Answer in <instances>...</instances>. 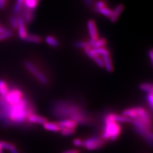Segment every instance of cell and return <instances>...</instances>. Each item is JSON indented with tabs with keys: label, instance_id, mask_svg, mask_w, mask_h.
<instances>
[{
	"label": "cell",
	"instance_id": "1",
	"mask_svg": "<svg viewBox=\"0 0 153 153\" xmlns=\"http://www.w3.org/2000/svg\"><path fill=\"white\" fill-rule=\"evenodd\" d=\"M51 114L57 118H68L78 124L89 123V116L85 109L76 103L68 101H56L52 104Z\"/></svg>",
	"mask_w": 153,
	"mask_h": 153
},
{
	"label": "cell",
	"instance_id": "2",
	"mask_svg": "<svg viewBox=\"0 0 153 153\" xmlns=\"http://www.w3.org/2000/svg\"><path fill=\"white\" fill-rule=\"evenodd\" d=\"M123 115L131 119L132 121H136L142 123L148 129L151 130L152 121L150 116L144 108L141 107H134L124 110Z\"/></svg>",
	"mask_w": 153,
	"mask_h": 153
},
{
	"label": "cell",
	"instance_id": "3",
	"mask_svg": "<svg viewBox=\"0 0 153 153\" xmlns=\"http://www.w3.org/2000/svg\"><path fill=\"white\" fill-rule=\"evenodd\" d=\"M104 123L105 126L102 138L105 140H116L121 132V126L117 122L108 120L105 118H104Z\"/></svg>",
	"mask_w": 153,
	"mask_h": 153
},
{
	"label": "cell",
	"instance_id": "4",
	"mask_svg": "<svg viewBox=\"0 0 153 153\" xmlns=\"http://www.w3.org/2000/svg\"><path fill=\"white\" fill-rule=\"evenodd\" d=\"M132 123H133L134 126H135V130L136 131V132L139 134L142 137L144 138L150 146H152V133L151 130L148 129L146 126L138 121H133Z\"/></svg>",
	"mask_w": 153,
	"mask_h": 153
},
{
	"label": "cell",
	"instance_id": "5",
	"mask_svg": "<svg viewBox=\"0 0 153 153\" xmlns=\"http://www.w3.org/2000/svg\"><path fill=\"white\" fill-rule=\"evenodd\" d=\"M106 140H103L102 137H92L83 141L82 146L88 150H96L103 147Z\"/></svg>",
	"mask_w": 153,
	"mask_h": 153
},
{
	"label": "cell",
	"instance_id": "6",
	"mask_svg": "<svg viewBox=\"0 0 153 153\" xmlns=\"http://www.w3.org/2000/svg\"><path fill=\"white\" fill-rule=\"evenodd\" d=\"M3 97L9 104L14 105L20 102L24 97L23 93L20 89L17 88H12L9 89L8 93L4 95Z\"/></svg>",
	"mask_w": 153,
	"mask_h": 153
},
{
	"label": "cell",
	"instance_id": "7",
	"mask_svg": "<svg viewBox=\"0 0 153 153\" xmlns=\"http://www.w3.org/2000/svg\"><path fill=\"white\" fill-rule=\"evenodd\" d=\"M25 66L27 70L31 74L34 75L36 79L42 84L46 85L49 82V80H48L47 77L44 75V74L42 73L36 66H35V65H33L31 62L26 61L25 63Z\"/></svg>",
	"mask_w": 153,
	"mask_h": 153
},
{
	"label": "cell",
	"instance_id": "8",
	"mask_svg": "<svg viewBox=\"0 0 153 153\" xmlns=\"http://www.w3.org/2000/svg\"><path fill=\"white\" fill-rule=\"evenodd\" d=\"M105 119H108V120L114 121L116 122L119 123H132L133 121L131 119L128 117L123 116V115H119L116 114H109L105 117Z\"/></svg>",
	"mask_w": 153,
	"mask_h": 153
},
{
	"label": "cell",
	"instance_id": "9",
	"mask_svg": "<svg viewBox=\"0 0 153 153\" xmlns=\"http://www.w3.org/2000/svg\"><path fill=\"white\" fill-rule=\"evenodd\" d=\"M17 29L18 30L19 36L22 40L25 39L27 35V30L26 27V23L25 21H24V20L21 17L17 18Z\"/></svg>",
	"mask_w": 153,
	"mask_h": 153
},
{
	"label": "cell",
	"instance_id": "10",
	"mask_svg": "<svg viewBox=\"0 0 153 153\" xmlns=\"http://www.w3.org/2000/svg\"><path fill=\"white\" fill-rule=\"evenodd\" d=\"M88 29L91 39L97 40L98 38V33L97 25L93 20H89L88 22Z\"/></svg>",
	"mask_w": 153,
	"mask_h": 153
},
{
	"label": "cell",
	"instance_id": "11",
	"mask_svg": "<svg viewBox=\"0 0 153 153\" xmlns=\"http://www.w3.org/2000/svg\"><path fill=\"white\" fill-rule=\"evenodd\" d=\"M28 122L30 123H34V124H44L47 121V119L43 116H40L39 115H37L36 114H32L30 116L27 117Z\"/></svg>",
	"mask_w": 153,
	"mask_h": 153
},
{
	"label": "cell",
	"instance_id": "12",
	"mask_svg": "<svg viewBox=\"0 0 153 153\" xmlns=\"http://www.w3.org/2000/svg\"><path fill=\"white\" fill-rule=\"evenodd\" d=\"M58 125L60 128V130L61 129L63 128H72V129H75L76 126H77V123H76L75 121L71 120V119H63V120L60 121L59 123H57Z\"/></svg>",
	"mask_w": 153,
	"mask_h": 153
},
{
	"label": "cell",
	"instance_id": "13",
	"mask_svg": "<svg viewBox=\"0 0 153 153\" xmlns=\"http://www.w3.org/2000/svg\"><path fill=\"white\" fill-rule=\"evenodd\" d=\"M24 10L22 12V18L25 22V23L30 24L34 18V10H31L30 9H27L24 8Z\"/></svg>",
	"mask_w": 153,
	"mask_h": 153
},
{
	"label": "cell",
	"instance_id": "14",
	"mask_svg": "<svg viewBox=\"0 0 153 153\" xmlns=\"http://www.w3.org/2000/svg\"><path fill=\"white\" fill-rule=\"evenodd\" d=\"M123 9H124V6L123 5V4H119V5H117L116 7V8L114 9V10L112 11V16L111 17H110L112 22H116L117 20L118 17H119L120 14L123 12Z\"/></svg>",
	"mask_w": 153,
	"mask_h": 153
},
{
	"label": "cell",
	"instance_id": "15",
	"mask_svg": "<svg viewBox=\"0 0 153 153\" xmlns=\"http://www.w3.org/2000/svg\"><path fill=\"white\" fill-rule=\"evenodd\" d=\"M43 127H44L45 130L57 132L60 131V128L58 125V124L56 123H51L47 121L43 124Z\"/></svg>",
	"mask_w": 153,
	"mask_h": 153
},
{
	"label": "cell",
	"instance_id": "16",
	"mask_svg": "<svg viewBox=\"0 0 153 153\" xmlns=\"http://www.w3.org/2000/svg\"><path fill=\"white\" fill-rule=\"evenodd\" d=\"M103 61L105 69H106L108 72H112V71H113L114 68L111 56L107 55L103 56Z\"/></svg>",
	"mask_w": 153,
	"mask_h": 153
},
{
	"label": "cell",
	"instance_id": "17",
	"mask_svg": "<svg viewBox=\"0 0 153 153\" xmlns=\"http://www.w3.org/2000/svg\"><path fill=\"white\" fill-rule=\"evenodd\" d=\"M23 40L25 42H30V43H33V44H39V43L42 42V38L36 35H27L26 38Z\"/></svg>",
	"mask_w": 153,
	"mask_h": 153
},
{
	"label": "cell",
	"instance_id": "18",
	"mask_svg": "<svg viewBox=\"0 0 153 153\" xmlns=\"http://www.w3.org/2000/svg\"><path fill=\"white\" fill-rule=\"evenodd\" d=\"M39 0H25L24 7L25 8L34 10L38 5Z\"/></svg>",
	"mask_w": 153,
	"mask_h": 153
},
{
	"label": "cell",
	"instance_id": "19",
	"mask_svg": "<svg viewBox=\"0 0 153 153\" xmlns=\"http://www.w3.org/2000/svg\"><path fill=\"white\" fill-rule=\"evenodd\" d=\"M95 10L97 11V12H98L99 13L102 14V15L107 17H111L112 14V10L110 8L104 7H102L101 8H95Z\"/></svg>",
	"mask_w": 153,
	"mask_h": 153
},
{
	"label": "cell",
	"instance_id": "20",
	"mask_svg": "<svg viewBox=\"0 0 153 153\" xmlns=\"http://www.w3.org/2000/svg\"><path fill=\"white\" fill-rule=\"evenodd\" d=\"M92 49L96 54L100 56L110 55L109 51L107 49H106V48H105L104 47H99V48H92Z\"/></svg>",
	"mask_w": 153,
	"mask_h": 153
},
{
	"label": "cell",
	"instance_id": "21",
	"mask_svg": "<svg viewBox=\"0 0 153 153\" xmlns=\"http://www.w3.org/2000/svg\"><path fill=\"white\" fill-rule=\"evenodd\" d=\"M45 42L48 45L53 47H57L59 45L58 40L52 36H47L45 38Z\"/></svg>",
	"mask_w": 153,
	"mask_h": 153
},
{
	"label": "cell",
	"instance_id": "22",
	"mask_svg": "<svg viewBox=\"0 0 153 153\" xmlns=\"http://www.w3.org/2000/svg\"><path fill=\"white\" fill-rule=\"evenodd\" d=\"M9 90V88L4 80L0 79V95H5Z\"/></svg>",
	"mask_w": 153,
	"mask_h": 153
},
{
	"label": "cell",
	"instance_id": "23",
	"mask_svg": "<svg viewBox=\"0 0 153 153\" xmlns=\"http://www.w3.org/2000/svg\"><path fill=\"white\" fill-rule=\"evenodd\" d=\"M107 44V40L105 38H98L93 42L92 48H99L103 47Z\"/></svg>",
	"mask_w": 153,
	"mask_h": 153
},
{
	"label": "cell",
	"instance_id": "24",
	"mask_svg": "<svg viewBox=\"0 0 153 153\" xmlns=\"http://www.w3.org/2000/svg\"><path fill=\"white\" fill-rule=\"evenodd\" d=\"M139 88L147 93H152V85L149 83H142L139 85Z\"/></svg>",
	"mask_w": 153,
	"mask_h": 153
},
{
	"label": "cell",
	"instance_id": "25",
	"mask_svg": "<svg viewBox=\"0 0 153 153\" xmlns=\"http://www.w3.org/2000/svg\"><path fill=\"white\" fill-rule=\"evenodd\" d=\"M24 2H25V0H17L16 3L13 8V12L16 14L19 13L21 12V8L24 4Z\"/></svg>",
	"mask_w": 153,
	"mask_h": 153
},
{
	"label": "cell",
	"instance_id": "26",
	"mask_svg": "<svg viewBox=\"0 0 153 153\" xmlns=\"http://www.w3.org/2000/svg\"><path fill=\"white\" fill-rule=\"evenodd\" d=\"M61 133L64 136H68L71 135L72 134L75 133V129L72 128H63L61 129Z\"/></svg>",
	"mask_w": 153,
	"mask_h": 153
},
{
	"label": "cell",
	"instance_id": "27",
	"mask_svg": "<svg viewBox=\"0 0 153 153\" xmlns=\"http://www.w3.org/2000/svg\"><path fill=\"white\" fill-rule=\"evenodd\" d=\"M12 34H13L12 31L11 30H7L4 32L0 33V41L7 39V38L12 36Z\"/></svg>",
	"mask_w": 153,
	"mask_h": 153
},
{
	"label": "cell",
	"instance_id": "28",
	"mask_svg": "<svg viewBox=\"0 0 153 153\" xmlns=\"http://www.w3.org/2000/svg\"><path fill=\"white\" fill-rule=\"evenodd\" d=\"M94 60V61L95 62L96 64H97V65L101 68H103L104 67V64H103V59L100 56H96L93 59Z\"/></svg>",
	"mask_w": 153,
	"mask_h": 153
},
{
	"label": "cell",
	"instance_id": "29",
	"mask_svg": "<svg viewBox=\"0 0 153 153\" xmlns=\"http://www.w3.org/2000/svg\"><path fill=\"white\" fill-rule=\"evenodd\" d=\"M10 22L11 26L13 29H17V18L15 16H12L10 19Z\"/></svg>",
	"mask_w": 153,
	"mask_h": 153
},
{
	"label": "cell",
	"instance_id": "30",
	"mask_svg": "<svg viewBox=\"0 0 153 153\" xmlns=\"http://www.w3.org/2000/svg\"><path fill=\"white\" fill-rule=\"evenodd\" d=\"M147 101L148 102V104L149 105L150 108L152 109V107H153V95H152V93H147Z\"/></svg>",
	"mask_w": 153,
	"mask_h": 153
},
{
	"label": "cell",
	"instance_id": "31",
	"mask_svg": "<svg viewBox=\"0 0 153 153\" xmlns=\"http://www.w3.org/2000/svg\"><path fill=\"white\" fill-rule=\"evenodd\" d=\"M75 46L77 48H80V49H85L86 47H88L87 42H77L75 44Z\"/></svg>",
	"mask_w": 153,
	"mask_h": 153
},
{
	"label": "cell",
	"instance_id": "32",
	"mask_svg": "<svg viewBox=\"0 0 153 153\" xmlns=\"http://www.w3.org/2000/svg\"><path fill=\"white\" fill-rule=\"evenodd\" d=\"M106 5V4L103 1H98L97 3H96L95 7L96 8H101L102 7H104Z\"/></svg>",
	"mask_w": 153,
	"mask_h": 153
},
{
	"label": "cell",
	"instance_id": "33",
	"mask_svg": "<svg viewBox=\"0 0 153 153\" xmlns=\"http://www.w3.org/2000/svg\"><path fill=\"white\" fill-rule=\"evenodd\" d=\"M83 143V141L82 140H80V138H75V139L74 140V144L76 146H82Z\"/></svg>",
	"mask_w": 153,
	"mask_h": 153
},
{
	"label": "cell",
	"instance_id": "34",
	"mask_svg": "<svg viewBox=\"0 0 153 153\" xmlns=\"http://www.w3.org/2000/svg\"><path fill=\"white\" fill-rule=\"evenodd\" d=\"M7 0H0V9H3L5 7Z\"/></svg>",
	"mask_w": 153,
	"mask_h": 153
},
{
	"label": "cell",
	"instance_id": "35",
	"mask_svg": "<svg viewBox=\"0 0 153 153\" xmlns=\"http://www.w3.org/2000/svg\"><path fill=\"white\" fill-rule=\"evenodd\" d=\"M149 56L151 63H152V61H153V51H152V50H150L149 51Z\"/></svg>",
	"mask_w": 153,
	"mask_h": 153
},
{
	"label": "cell",
	"instance_id": "36",
	"mask_svg": "<svg viewBox=\"0 0 153 153\" xmlns=\"http://www.w3.org/2000/svg\"><path fill=\"white\" fill-rule=\"evenodd\" d=\"M84 1L88 6H91L93 4V0H84Z\"/></svg>",
	"mask_w": 153,
	"mask_h": 153
},
{
	"label": "cell",
	"instance_id": "37",
	"mask_svg": "<svg viewBox=\"0 0 153 153\" xmlns=\"http://www.w3.org/2000/svg\"><path fill=\"white\" fill-rule=\"evenodd\" d=\"M79 152V151L76 149H74V150H69V151H66L63 153H76Z\"/></svg>",
	"mask_w": 153,
	"mask_h": 153
},
{
	"label": "cell",
	"instance_id": "38",
	"mask_svg": "<svg viewBox=\"0 0 153 153\" xmlns=\"http://www.w3.org/2000/svg\"><path fill=\"white\" fill-rule=\"evenodd\" d=\"M9 151L11 153H19L17 150L16 149V147H14L13 148H12V149H11Z\"/></svg>",
	"mask_w": 153,
	"mask_h": 153
},
{
	"label": "cell",
	"instance_id": "39",
	"mask_svg": "<svg viewBox=\"0 0 153 153\" xmlns=\"http://www.w3.org/2000/svg\"><path fill=\"white\" fill-rule=\"evenodd\" d=\"M7 30V28H5V27H0V33H3V32H4V31H6Z\"/></svg>",
	"mask_w": 153,
	"mask_h": 153
},
{
	"label": "cell",
	"instance_id": "40",
	"mask_svg": "<svg viewBox=\"0 0 153 153\" xmlns=\"http://www.w3.org/2000/svg\"><path fill=\"white\" fill-rule=\"evenodd\" d=\"M3 147H2V146H1V141H0V153H3Z\"/></svg>",
	"mask_w": 153,
	"mask_h": 153
}]
</instances>
